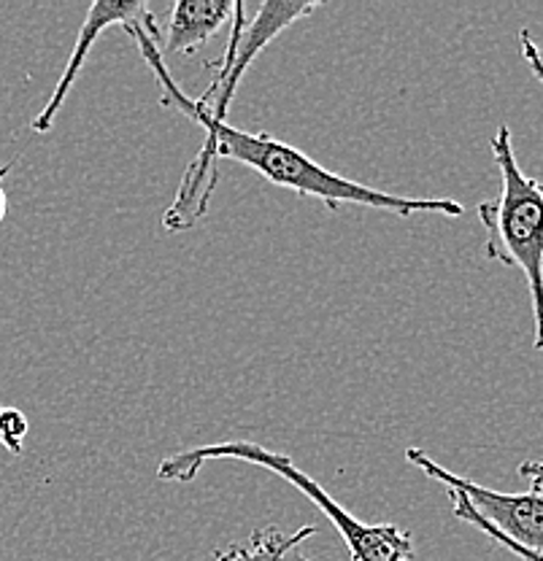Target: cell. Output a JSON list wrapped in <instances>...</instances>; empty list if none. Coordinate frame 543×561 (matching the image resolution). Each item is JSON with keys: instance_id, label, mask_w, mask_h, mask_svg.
<instances>
[{"instance_id": "1", "label": "cell", "mask_w": 543, "mask_h": 561, "mask_svg": "<svg viewBox=\"0 0 543 561\" xmlns=\"http://www.w3.org/2000/svg\"><path fill=\"white\" fill-rule=\"evenodd\" d=\"M186 119L195 122L201 130H206V140H203L201 154L186 168L177 201L162 216V227L171 232L190 230L192 225H197L206 216L214 186H217L219 160L252 168L271 184L284 186V190L297 192L303 197H317L330 210H338V206H362L389 210V214L398 216L438 214L452 216V219L463 216L465 210L457 201H449V197H435V201H430V197H403L393 195V192L373 190V186L360 184V181L343 179V175L317 165L297 146L284 144V140L268 136V133L238 130L227 122H212L197 114H190Z\"/></svg>"}, {"instance_id": "2", "label": "cell", "mask_w": 543, "mask_h": 561, "mask_svg": "<svg viewBox=\"0 0 543 561\" xmlns=\"http://www.w3.org/2000/svg\"><path fill=\"white\" fill-rule=\"evenodd\" d=\"M217 459L230 461H247V465L262 467V470L273 472L290 486H295L303 496L314 502L319 511L330 518L336 526L341 540L347 542L349 557L352 561H411L414 559V542L408 531H403L398 524H365L354 518L330 491H325L314 481L308 472H303L290 456L268 451L260 443L254 440H227V443H212V446L192 448V451L171 454L160 461L157 467V478L160 481L186 483L201 472L203 465Z\"/></svg>"}, {"instance_id": "3", "label": "cell", "mask_w": 543, "mask_h": 561, "mask_svg": "<svg viewBox=\"0 0 543 561\" xmlns=\"http://www.w3.org/2000/svg\"><path fill=\"white\" fill-rule=\"evenodd\" d=\"M493 157L500 171V195L478 206V219L487 230L489 260L517 267L528 280L535 319V348L543 351V181L519 168L511 130L498 127Z\"/></svg>"}, {"instance_id": "4", "label": "cell", "mask_w": 543, "mask_h": 561, "mask_svg": "<svg viewBox=\"0 0 543 561\" xmlns=\"http://www.w3.org/2000/svg\"><path fill=\"white\" fill-rule=\"evenodd\" d=\"M314 11H319V3H287V0H268L257 9V16L252 22H247V5L236 3V25H233L230 44H227L225 55L219 60V70L214 76L212 87L203 92L197 101H190V98L181 92V87L171 79L168 73L166 60H162L160 41L151 38L149 33L142 31V27H131L133 41H136L138 51L146 62H149L151 73L157 76L162 87V105H171V108L181 111L184 116L197 114L206 116L212 122H227V108H230V101L236 98L238 81L244 79L249 66L254 62V57L271 44L273 38H279L287 27L301 22L303 16H312Z\"/></svg>"}, {"instance_id": "5", "label": "cell", "mask_w": 543, "mask_h": 561, "mask_svg": "<svg viewBox=\"0 0 543 561\" xmlns=\"http://www.w3.org/2000/svg\"><path fill=\"white\" fill-rule=\"evenodd\" d=\"M406 459L433 481L443 483L452 496V513L460 522L476 526L478 531H495L513 546L543 557V494L524 491V494H506L463 476H454L446 467L430 459L422 448H408Z\"/></svg>"}, {"instance_id": "6", "label": "cell", "mask_w": 543, "mask_h": 561, "mask_svg": "<svg viewBox=\"0 0 543 561\" xmlns=\"http://www.w3.org/2000/svg\"><path fill=\"white\" fill-rule=\"evenodd\" d=\"M114 25L125 27V31H131V27H142V31L149 33L151 38L160 41V27H157L155 14H151L149 5L142 3V0H95V3L90 5V11H87L84 25L79 27V38H76V46L71 57H68V66L63 68V76L60 81H57L55 92H52L49 101H46L44 108L38 111L36 119H33L31 125L33 130L36 133L52 130L57 114H60V108L66 105L68 95H71L81 68H84L87 57H90L92 46H95V41Z\"/></svg>"}, {"instance_id": "7", "label": "cell", "mask_w": 543, "mask_h": 561, "mask_svg": "<svg viewBox=\"0 0 543 561\" xmlns=\"http://www.w3.org/2000/svg\"><path fill=\"white\" fill-rule=\"evenodd\" d=\"M236 14L233 0H177L171 9V25H168V38L160 51H184L203 46L212 35H217L227 20Z\"/></svg>"}, {"instance_id": "8", "label": "cell", "mask_w": 543, "mask_h": 561, "mask_svg": "<svg viewBox=\"0 0 543 561\" xmlns=\"http://www.w3.org/2000/svg\"><path fill=\"white\" fill-rule=\"evenodd\" d=\"M317 535V526H301L295 531H282L279 526H262L238 546H227L206 561H287L290 553L303 540Z\"/></svg>"}, {"instance_id": "9", "label": "cell", "mask_w": 543, "mask_h": 561, "mask_svg": "<svg viewBox=\"0 0 543 561\" xmlns=\"http://www.w3.org/2000/svg\"><path fill=\"white\" fill-rule=\"evenodd\" d=\"M27 437V419L25 413L16 411V408H3L0 405V446L9 454H22Z\"/></svg>"}, {"instance_id": "10", "label": "cell", "mask_w": 543, "mask_h": 561, "mask_svg": "<svg viewBox=\"0 0 543 561\" xmlns=\"http://www.w3.org/2000/svg\"><path fill=\"white\" fill-rule=\"evenodd\" d=\"M519 44H522L524 62H528L530 70H533V73H535V79H539L541 84H543V57H541V51H539V44H535V38H533V35H530V31L519 33Z\"/></svg>"}, {"instance_id": "11", "label": "cell", "mask_w": 543, "mask_h": 561, "mask_svg": "<svg viewBox=\"0 0 543 561\" xmlns=\"http://www.w3.org/2000/svg\"><path fill=\"white\" fill-rule=\"evenodd\" d=\"M519 476L528 478L533 491H541L543 489V459L541 461H522V465H519Z\"/></svg>"}, {"instance_id": "12", "label": "cell", "mask_w": 543, "mask_h": 561, "mask_svg": "<svg viewBox=\"0 0 543 561\" xmlns=\"http://www.w3.org/2000/svg\"><path fill=\"white\" fill-rule=\"evenodd\" d=\"M484 535H487L489 540H495V542H498L500 548H506V551H511L513 557H517V559H522V561H543V557H539V553H530V551H524V548L513 546V542H508L506 537L495 535V531H484Z\"/></svg>"}, {"instance_id": "13", "label": "cell", "mask_w": 543, "mask_h": 561, "mask_svg": "<svg viewBox=\"0 0 543 561\" xmlns=\"http://www.w3.org/2000/svg\"><path fill=\"white\" fill-rule=\"evenodd\" d=\"M9 171H11V165L0 168V225H3L5 214H9V195H5V186H3V179Z\"/></svg>"}]
</instances>
